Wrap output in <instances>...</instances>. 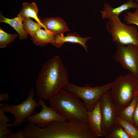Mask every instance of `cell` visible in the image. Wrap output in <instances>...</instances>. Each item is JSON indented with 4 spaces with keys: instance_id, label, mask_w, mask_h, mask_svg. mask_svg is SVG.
I'll use <instances>...</instances> for the list:
<instances>
[{
    "instance_id": "1",
    "label": "cell",
    "mask_w": 138,
    "mask_h": 138,
    "mask_svg": "<svg viewBox=\"0 0 138 138\" xmlns=\"http://www.w3.org/2000/svg\"><path fill=\"white\" fill-rule=\"evenodd\" d=\"M69 82L67 67L55 55L43 64L35 81L36 93L38 98L49 100Z\"/></svg>"
},
{
    "instance_id": "2",
    "label": "cell",
    "mask_w": 138,
    "mask_h": 138,
    "mask_svg": "<svg viewBox=\"0 0 138 138\" xmlns=\"http://www.w3.org/2000/svg\"><path fill=\"white\" fill-rule=\"evenodd\" d=\"M28 138H98L88 124L78 121L52 122L46 127L41 128L29 123L26 127Z\"/></svg>"
},
{
    "instance_id": "3",
    "label": "cell",
    "mask_w": 138,
    "mask_h": 138,
    "mask_svg": "<svg viewBox=\"0 0 138 138\" xmlns=\"http://www.w3.org/2000/svg\"><path fill=\"white\" fill-rule=\"evenodd\" d=\"M50 106L67 121H78L88 124L87 110L80 98L64 88L49 100Z\"/></svg>"
},
{
    "instance_id": "4",
    "label": "cell",
    "mask_w": 138,
    "mask_h": 138,
    "mask_svg": "<svg viewBox=\"0 0 138 138\" xmlns=\"http://www.w3.org/2000/svg\"><path fill=\"white\" fill-rule=\"evenodd\" d=\"M112 83L110 94L119 111L127 106L138 95V79L129 73L117 77Z\"/></svg>"
},
{
    "instance_id": "5",
    "label": "cell",
    "mask_w": 138,
    "mask_h": 138,
    "mask_svg": "<svg viewBox=\"0 0 138 138\" xmlns=\"http://www.w3.org/2000/svg\"><path fill=\"white\" fill-rule=\"evenodd\" d=\"M106 28L116 43L122 45L130 44L138 47V30L134 26L123 22L119 16L111 15L108 17Z\"/></svg>"
},
{
    "instance_id": "6",
    "label": "cell",
    "mask_w": 138,
    "mask_h": 138,
    "mask_svg": "<svg viewBox=\"0 0 138 138\" xmlns=\"http://www.w3.org/2000/svg\"><path fill=\"white\" fill-rule=\"evenodd\" d=\"M35 92L34 88L30 89L27 98L18 105L0 104V108H3L5 112L10 113L14 116L15 120L12 123L13 126H20L26 122L27 118L35 112L36 108L41 106L37 99L34 98Z\"/></svg>"
},
{
    "instance_id": "7",
    "label": "cell",
    "mask_w": 138,
    "mask_h": 138,
    "mask_svg": "<svg viewBox=\"0 0 138 138\" xmlns=\"http://www.w3.org/2000/svg\"><path fill=\"white\" fill-rule=\"evenodd\" d=\"M112 84L109 83L99 87H91L88 85L80 87L69 82L64 88L82 99L87 110L90 111L99 102L103 94L110 90Z\"/></svg>"
},
{
    "instance_id": "8",
    "label": "cell",
    "mask_w": 138,
    "mask_h": 138,
    "mask_svg": "<svg viewBox=\"0 0 138 138\" xmlns=\"http://www.w3.org/2000/svg\"><path fill=\"white\" fill-rule=\"evenodd\" d=\"M116 51L113 56L122 67L138 79V47L130 44L122 45L116 43Z\"/></svg>"
},
{
    "instance_id": "9",
    "label": "cell",
    "mask_w": 138,
    "mask_h": 138,
    "mask_svg": "<svg viewBox=\"0 0 138 138\" xmlns=\"http://www.w3.org/2000/svg\"><path fill=\"white\" fill-rule=\"evenodd\" d=\"M109 90L103 94L99 101L102 117V129L105 138L117 122L118 116L119 111L111 100Z\"/></svg>"
},
{
    "instance_id": "10",
    "label": "cell",
    "mask_w": 138,
    "mask_h": 138,
    "mask_svg": "<svg viewBox=\"0 0 138 138\" xmlns=\"http://www.w3.org/2000/svg\"><path fill=\"white\" fill-rule=\"evenodd\" d=\"M43 100L38 98V102L42 107L41 111L29 117L26 122L36 124L40 128H43L53 121H66L65 118L50 106L48 107Z\"/></svg>"
},
{
    "instance_id": "11",
    "label": "cell",
    "mask_w": 138,
    "mask_h": 138,
    "mask_svg": "<svg viewBox=\"0 0 138 138\" xmlns=\"http://www.w3.org/2000/svg\"><path fill=\"white\" fill-rule=\"evenodd\" d=\"M40 20L45 29L50 31L55 37L64 35L70 30L67 23L61 18H46Z\"/></svg>"
},
{
    "instance_id": "12",
    "label": "cell",
    "mask_w": 138,
    "mask_h": 138,
    "mask_svg": "<svg viewBox=\"0 0 138 138\" xmlns=\"http://www.w3.org/2000/svg\"><path fill=\"white\" fill-rule=\"evenodd\" d=\"M88 124L98 137H103L102 129V117L99 102L91 111H87Z\"/></svg>"
},
{
    "instance_id": "13",
    "label": "cell",
    "mask_w": 138,
    "mask_h": 138,
    "mask_svg": "<svg viewBox=\"0 0 138 138\" xmlns=\"http://www.w3.org/2000/svg\"><path fill=\"white\" fill-rule=\"evenodd\" d=\"M91 38L89 37L83 38L75 32L69 33L65 36L62 35L56 37L54 42L52 44L56 47L60 48L66 42L78 43L81 45L88 52V47L86 43Z\"/></svg>"
},
{
    "instance_id": "14",
    "label": "cell",
    "mask_w": 138,
    "mask_h": 138,
    "mask_svg": "<svg viewBox=\"0 0 138 138\" xmlns=\"http://www.w3.org/2000/svg\"><path fill=\"white\" fill-rule=\"evenodd\" d=\"M119 6L113 8L109 4L105 3L103 5L102 9L101 11V17L103 19H107L111 15L119 16L123 11L133 8H138V4L132 0H128Z\"/></svg>"
},
{
    "instance_id": "15",
    "label": "cell",
    "mask_w": 138,
    "mask_h": 138,
    "mask_svg": "<svg viewBox=\"0 0 138 138\" xmlns=\"http://www.w3.org/2000/svg\"><path fill=\"white\" fill-rule=\"evenodd\" d=\"M55 36L49 30L45 29H39L31 37L33 42L36 45L44 46L48 43L51 44L54 42Z\"/></svg>"
},
{
    "instance_id": "16",
    "label": "cell",
    "mask_w": 138,
    "mask_h": 138,
    "mask_svg": "<svg viewBox=\"0 0 138 138\" xmlns=\"http://www.w3.org/2000/svg\"><path fill=\"white\" fill-rule=\"evenodd\" d=\"M23 18L17 16L12 19L7 18L3 16L2 14L0 15V22L7 24L12 27L19 35L20 40L27 38L28 33L24 30L22 24Z\"/></svg>"
},
{
    "instance_id": "17",
    "label": "cell",
    "mask_w": 138,
    "mask_h": 138,
    "mask_svg": "<svg viewBox=\"0 0 138 138\" xmlns=\"http://www.w3.org/2000/svg\"><path fill=\"white\" fill-rule=\"evenodd\" d=\"M38 12V7L35 3L34 2L31 3L24 2L23 3L21 10L17 16L23 18L24 17H32L34 18L37 22L42 24L40 19L37 16Z\"/></svg>"
},
{
    "instance_id": "18",
    "label": "cell",
    "mask_w": 138,
    "mask_h": 138,
    "mask_svg": "<svg viewBox=\"0 0 138 138\" xmlns=\"http://www.w3.org/2000/svg\"><path fill=\"white\" fill-rule=\"evenodd\" d=\"M138 95L136 96L127 106L119 111L118 116L129 121L135 125L133 116L136 105Z\"/></svg>"
},
{
    "instance_id": "19",
    "label": "cell",
    "mask_w": 138,
    "mask_h": 138,
    "mask_svg": "<svg viewBox=\"0 0 138 138\" xmlns=\"http://www.w3.org/2000/svg\"><path fill=\"white\" fill-rule=\"evenodd\" d=\"M2 108H0V138H6V136L13 132L8 128L13 126L12 124L8 122H11L9 119L5 114Z\"/></svg>"
},
{
    "instance_id": "20",
    "label": "cell",
    "mask_w": 138,
    "mask_h": 138,
    "mask_svg": "<svg viewBox=\"0 0 138 138\" xmlns=\"http://www.w3.org/2000/svg\"><path fill=\"white\" fill-rule=\"evenodd\" d=\"M117 122L123 128L131 138H138V128L135 125L118 116Z\"/></svg>"
},
{
    "instance_id": "21",
    "label": "cell",
    "mask_w": 138,
    "mask_h": 138,
    "mask_svg": "<svg viewBox=\"0 0 138 138\" xmlns=\"http://www.w3.org/2000/svg\"><path fill=\"white\" fill-rule=\"evenodd\" d=\"M23 27L25 31L32 36L39 29L44 28L41 24L32 20L29 17H24L22 21Z\"/></svg>"
},
{
    "instance_id": "22",
    "label": "cell",
    "mask_w": 138,
    "mask_h": 138,
    "mask_svg": "<svg viewBox=\"0 0 138 138\" xmlns=\"http://www.w3.org/2000/svg\"><path fill=\"white\" fill-rule=\"evenodd\" d=\"M105 138H131L123 127L117 122L111 127Z\"/></svg>"
},
{
    "instance_id": "23",
    "label": "cell",
    "mask_w": 138,
    "mask_h": 138,
    "mask_svg": "<svg viewBox=\"0 0 138 138\" xmlns=\"http://www.w3.org/2000/svg\"><path fill=\"white\" fill-rule=\"evenodd\" d=\"M17 34L7 33L0 28V48H3L14 41L17 38Z\"/></svg>"
},
{
    "instance_id": "24",
    "label": "cell",
    "mask_w": 138,
    "mask_h": 138,
    "mask_svg": "<svg viewBox=\"0 0 138 138\" xmlns=\"http://www.w3.org/2000/svg\"><path fill=\"white\" fill-rule=\"evenodd\" d=\"M124 22L128 24H133L138 26V8L134 12H127L124 16Z\"/></svg>"
},
{
    "instance_id": "25",
    "label": "cell",
    "mask_w": 138,
    "mask_h": 138,
    "mask_svg": "<svg viewBox=\"0 0 138 138\" xmlns=\"http://www.w3.org/2000/svg\"><path fill=\"white\" fill-rule=\"evenodd\" d=\"M6 138H25V137L22 130L20 129L15 133L7 135Z\"/></svg>"
},
{
    "instance_id": "26",
    "label": "cell",
    "mask_w": 138,
    "mask_h": 138,
    "mask_svg": "<svg viewBox=\"0 0 138 138\" xmlns=\"http://www.w3.org/2000/svg\"><path fill=\"white\" fill-rule=\"evenodd\" d=\"M133 119L135 126L138 128V97L136 105L133 114Z\"/></svg>"
},
{
    "instance_id": "27",
    "label": "cell",
    "mask_w": 138,
    "mask_h": 138,
    "mask_svg": "<svg viewBox=\"0 0 138 138\" xmlns=\"http://www.w3.org/2000/svg\"><path fill=\"white\" fill-rule=\"evenodd\" d=\"M9 95L7 93H3L0 94V101L3 100H8L9 99Z\"/></svg>"
},
{
    "instance_id": "28",
    "label": "cell",
    "mask_w": 138,
    "mask_h": 138,
    "mask_svg": "<svg viewBox=\"0 0 138 138\" xmlns=\"http://www.w3.org/2000/svg\"><path fill=\"white\" fill-rule=\"evenodd\" d=\"M137 2L138 3V0H136Z\"/></svg>"
},
{
    "instance_id": "29",
    "label": "cell",
    "mask_w": 138,
    "mask_h": 138,
    "mask_svg": "<svg viewBox=\"0 0 138 138\" xmlns=\"http://www.w3.org/2000/svg\"></svg>"
}]
</instances>
